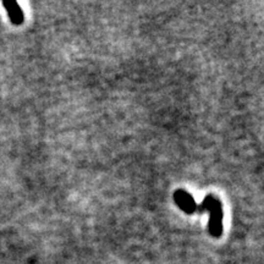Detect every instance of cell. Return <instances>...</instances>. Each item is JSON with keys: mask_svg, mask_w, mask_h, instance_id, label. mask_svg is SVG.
I'll list each match as a JSON object with an SVG mask.
<instances>
[{"mask_svg": "<svg viewBox=\"0 0 264 264\" xmlns=\"http://www.w3.org/2000/svg\"><path fill=\"white\" fill-rule=\"evenodd\" d=\"M174 201L181 211L187 214H193L197 212V203L193 197L184 190H177L174 192Z\"/></svg>", "mask_w": 264, "mask_h": 264, "instance_id": "7a4b0ae2", "label": "cell"}, {"mask_svg": "<svg viewBox=\"0 0 264 264\" xmlns=\"http://www.w3.org/2000/svg\"><path fill=\"white\" fill-rule=\"evenodd\" d=\"M208 211L211 214L208 230L213 238H219L223 234V207L220 201L213 194H208L201 204H197V212Z\"/></svg>", "mask_w": 264, "mask_h": 264, "instance_id": "6da1fadb", "label": "cell"}, {"mask_svg": "<svg viewBox=\"0 0 264 264\" xmlns=\"http://www.w3.org/2000/svg\"><path fill=\"white\" fill-rule=\"evenodd\" d=\"M4 7L6 9L7 15L10 17V21L16 26L24 24V11L21 6L16 1H4L2 2Z\"/></svg>", "mask_w": 264, "mask_h": 264, "instance_id": "3957f363", "label": "cell"}]
</instances>
